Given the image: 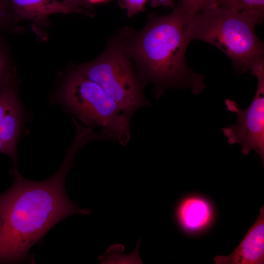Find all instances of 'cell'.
Instances as JSON below:
<instances>
[{
    "label": "cell",
    "mask_w": 264,
    "mask_h": 264,
    "mask_svg": "<svg viewBox=\"0 0 264 264\" xmlns=\"http://www.w3.org/2000/svg\"><path fill=\"white\" fill-rule=\"evenodd\" d=\"M74 120H76L74 119H72L73 121ZM77 122H78V121H77ZM95 132H96V131H95ZM97 132L98 133V132ZM99 133V134L100 135V136H101V139H102V135H101V134H100L99 133Z\"/></svg>",
    "instance_id": "cell-20"
},
{
    "label": "cell",
    "mask_w": 264,
    "mask_h": 264,
    "mask_svg": "<svg viewBox=\"0 0 264 264\" xmlns=\"http://www.w3.org/2000/svg\"><path fill=\"white\" fill-rule=\"evenodd\" d=\"M152 7L162 6L164 7L174 8L175 6L174 0H151L150 2Z\"/></svg>",
    "instance_id": "cell-17"
},
{
    "label": "cell",
    "mask_w": 264,
    "mask_h": 264,
    "mask_svg": "<svg viewBox=\"0 0 264 264\" xmlns=\"http://www.w3.org/2000/svg\"><path fill=\"white\" fill-rule=\"evenodd\" d=\"M256 77L258 84L256 91L249 106L242 109L234 101L226 99L227 110L237 116L236 125L222 129L224 135L231 145L241 147L243 154H248L251 150L259 155L264 163V62H261L251 70Z\"/></svg>",
    "instance_id": "cell-6"
},
{
    "label": "cell",
    "mask_w": 264,
    "mask_h": 264,
    "mask_svg": "<svg viewBox=\"0 0 264 264\" xmlns=\"http://www.w3.org/2000/svg\"><path fill=\"white\" fill-rule=\"evenodd\" d=\"M14 22V12L10 0H0V29Z\"/></svg>",
    "instance_id": "cell-16"
},
{
    "label": "cell",
    "mask_w": 264,
    "mask_h": 264,
    "mask_svg": "<svg viewBox=\"0 0 264 264\" xmlns=\"http://www.w3.org/2000/svg\"><path fill=\"white\" fill-rule=\"evenodd\" d=\"M215 210L211 201L199 195L184 196L177 203L174 216L183 233L198 235L211 227L215 219Z\"/></svg>",
    "instance_id": "cell-7"
},
{
    "label": "cell",
    "mask_w": 264,
    "mask_h": 264,
    "mask_svg": "<svg viewBox=\"0 0 264 264\" xmlns=\"http://www.w3.org/2000/svg\"><path fill=\"white\" fill-rule=\"evenodd\" d=\"M263 19L218 6L198 13H187L189 43L197 40L213 45L231 61L239 73L251 70L264 61V44L255 32Z\"/></svg>",
    "instance_id": "cell-3"
},
{
    "label": "cell",
    "mask_w": 264,
    "mask_h": 264,
    "mask_svg": "<svg viewBox=\"0 0 264 264\" xmlns=\"http://www.w3.org/2000/svg\"><path fill=\"white\" fill-rule=\"evenodd\" d=\"M11 71L9 53L5 45L0 39V87L13 78Z\"/></svg>",
    "instance_id": "cell-14"
},
{
    "label": "cell",
    "mask_w": 264,
    "mask_h": 264,
    "mask_svg": "<svg viewBox=\"0 0 264 264\" xmlns=\"http://www.w3.org/2000/svg\"><path fill=\"white\" fill-rule=\"evenodd\" d=\"M0 153L8 155L13 161L15 165L17 162V157L15 155L8 147V146L0 138Z\"/></svg>",
    "instance_id": "cell-18"
},
{
    "label": "cell",
    "mask_w": 264,
    "mask_h": 264,
    "mask_svg": "<svg viewBox=\"0 0 264 264\" xmlns=\"http://www.w3.org/2000/svg\"><path fill=\"white\" fill-rule=\"evenodd\" d=\"M60 100L87 127L99 128L106 140L123 146L129 143L132 116L76 67L66 77Z\"/></svg>",
    "instance_id": "cell-5"
},
{
    "label": "cell",
    "mask_w": 264,
    "mask_h": 264,
    "mask_svg": "<svg viewBox=\"0 0 264 264\" xmlns=\"http://www.w3.org/2000/svg\"><path fill=\"white\" fill-rule=\"evenodd\" d=\"M77 127H81V126H77ZM85 129H86V128H85ZM87 130H88V129H87ZM88 131H89V130H88ZM89 132H90V131H89ZM91 134H92V133H91ZM93 140H94V137H93Z\"/></svg>",
    "instance_id": "cell-21"
},
{
    "label": "cell",
    "mask_w": 264,
    "mask_h": 264,
    "mask_svg": "<svg viewBox=\"0 0 264 264\" xmlns=\"http://www.w3.org/2000/svg\"><path fill=\"white\" fill-rule=\"evenodd\" d=\"M66 2L72 4L76 6L83 7L90 10L92 8L91 3L88 0H63Z\"/></svg>",
    "instance_id": "cell-19"
},
{
    "label": "cell",
    "mask_w": 264,
    "mask_h": 264,
    "mask_svg": "<svg viewBox=\"0 0 264 264\" xmlns=\"http://www.w3.org/2000/svg\"><path fill=\"white\" fill-rule=\"evenodd\" d=\"M220 6L264 19V0H221Z\"/></svg>",
    "instance_id": "cell-11"
},
{
    "label": "cell",
    "mask_w": 264,
    "mask_h": 264,
    "mask_svg": "<svg viewBox=\"0 0 264 264\" xmlns=\"http://www.w3.org/2000/svg\"><path fill=\"white\" fill-rule=\"evenodd\" d=\"M189 13H198L220 6L221 0H179Z\"/></svg>",
    "instance_id": "cell-13"
},
{
    "label": "cell",
    "mask_w": 264,
    "mask_h": 264,
    "mask_svg": "<svg viewBox=\"0 0 264 264\" xmlns=\"http://www.w3.org/2000/svg\"><path fill=\"white\" fill-rule=\"evenodd\" d=\"M22 121L19 104L11 110L0 123V138L16 156V147Z\"/></svg>",
    "instance_id": "cell-10"
},
{
    "label": "cell",
    "mask_w": 264,
    "mask_h": 264,
    "mask_svg": "<svg viewBox=\"0 0 264 264\" xmlns=\"http://www.w3.org/2000/svg\"><path fill=\"white\" fill-rule=\"evenodd\" d=\"M187 14L177 2L170 14L151 13L141 30L131 29L129 49L137 76L144 87L154 85L157 99L170 88H189L198 94L205 87L204 76L186 63Z\"/></svg>",
    "instance_id": "cell-2"
},
{
    "label": "cell",
    "mask_w": 264,
    "mask_h": 264,
    "mask_svg": "<svg viewBox=\"0 0 264 264\" xmlns=\"http://www.w3.org/2000/svg\"><path fill=\"white\" fill-rule=\"evenodd\" d=\"M149 0H119L121 7L126 11L127 17L133 16L143 12L145 10L146 3Z\"/></svg>",
    "instance_id": "cell-15"
},
{
    "label": "cell",
    "mask_w": 264,
    "mask_h": 264,
    "mask_svg": "<svg viewBox=\"0 0 264 264\" xmlns=\"http://www.w3.org/2000/svg\"><path fill=\"white\" fill-rule=\"evenodd\" d=\"M19 103L13 77L0 87V123L8 112Z\"/></svg>",
    "instance_id": "cell-12"
},
{
    "label": "cell",
    "mask_w": 264,
    "mask_h": 264,
    "mask_svg": "<svg viewBox=\"0 0 264 264\" xmlns=\"http://www.w3.org/2000/svg\"><path fill=\"white\" fill-rule=\"evenodd\" d=\"M130 30L129 27L119 30L97 57L76 68L132 116L138 109L151 104L144 95L145 87L137 76L129 52Z\"/></svg>",
    "instance_id": "cell-4"
},
{
    "label": "cell",
    "mask_w": 264,
    "mask_h": 264,
    "mask_svg": "<svg viewBox=\"0 0 264 264\" xmlns=\"http://www.w3.org/2000/svg\"><path fill=\"white\" fill-rule=\"evenodd\" d=\"M216 264H264V207L239 245L229 255L217 256Z\"/></svg>",
    "instance_id": "cell-9"
},
{
    "label": "cell",
    "mask_w": 264,
    "mask_h": 264,
    "mask_svg": "<svg viewBox=\"0 0 264 264\" xmlns=\"http://www.w3.org/2000/svg\"><path fill=\"white\" fill-rule=\"evenodd\" d=\"M84 145L75 137L58 170L50 178L29 180L12 170L13 183L0 194V263L25 261L28 251L56 224L75 214L88 215L67 197L65 183L73 159Z\"/></svg>",
    "instance_id": "cell-1"
},
{
    "label": "cell",
    "mask_w": 264,
    "mask_h": 264,
    "mask_svg": "<svg viewBox=\"0 0 264 264\" xmlns=\"http://www.w3.org/2000/svg\"><path fill=\"white\" fill-rule=\"evenodd\" d=\"M14 22L29 21L38 33L46 27L48 18L55 14L76 13L92 16L90 10L63 0H10Z\"/></svg>",
    "instance_id": "cell-8"
}]
</instances>
